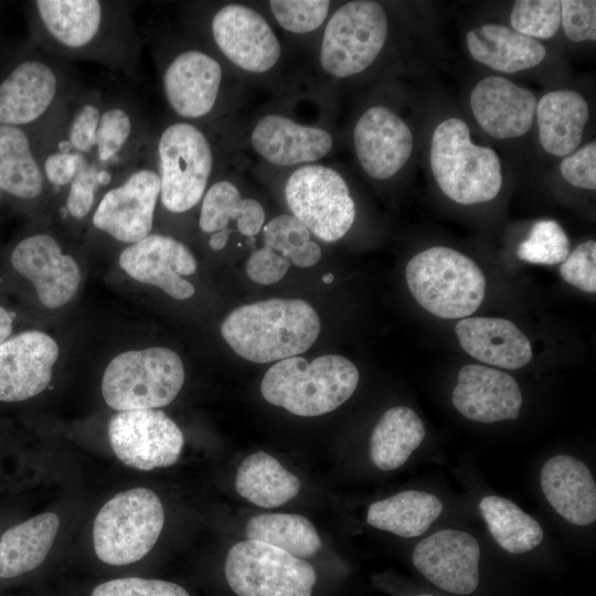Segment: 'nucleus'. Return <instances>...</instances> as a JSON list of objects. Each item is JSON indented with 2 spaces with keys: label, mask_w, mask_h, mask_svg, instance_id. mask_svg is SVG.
I'll return each instance as SVG.
<instances>
[{
  "label": "nucleus",
  "mask_w": 596,
  "mask_h": 596,
  "mask_svg": "<svg viewBox=\"0 0 596 596\" xmlns=\"http://www.w3.org/2000/svg\"><path fill=\"white\" fill-rule=\"evenodd\" d=\"M251 141L259 156L277 166L317 161L327 156L333 146L327 130L301 125L277 114L266 115L258 120Z\"/></svg>",
  "instance_id": "24"
},
{
  "label": "nucleus",
  "mask_w": 596,
  "mask_h": 596,
  "mask_svg": "<svg viewBox=\"0 0 596 596\" xmlns=\"http://www.w3.org/2000/svg\"><path fill=\"white\" fill-rule=\"evenodd\" d=\"M108 438L117 458L140 470L173 465L184 444L179 426L156 408L118 412L109 421Z\"/></svg>",
  "instance_id": "13"
},
{
  "label": "nucleus",
  "mask_w": 596,
  "mask_h": 596,
  "mask_svg": "<svg viewBox=\"0 0 596 596\" xmlns=\"http://www.w3.org/2000/svg\"><path fill=\"white\" fill-rule=\"evenodd\" d=\"M290 262L267 246L255 249L247 259L246 274L255 283L272 285L284 278Z\"/></svg>",
  "instance_id": "49"
},
{
  "label": "nucleus",
  "mask_w": 596,
  "mask_h": 596,
  "mask_svg": "<svg viewBox=\"0 0 596 596\" xmlns=\"http://www.w3.org/2000/svg\"><path fill=\"white\" fill-rule=\"evenodd\" d=\"M511 29L535 39L549 40L561 26L558 0H518L510 13Z\"/></svg>",
  "instance_id": "40"
},
{
  "label": "nucleus",
  "mask_w": 596,
  "mask_h": 596,
  "mask_svg": "<svg viewBox=\"0 0 596 596\" xmlns=\"http://www.w3.org/2000/svg\"><path fill=\"white\" fill-rule=\"evenodd\" d=\"M425 437V426L409 407L387 409L375 425L370 439V455L381 470H393L406 462Z\"/></svg>",
  "instance_id": "33"
},
{
  "label": "nucleus",
  "mask_w": 596,
  "mask_h": 596,
  "mask_svg": "<svg viewBox=\"0 0 596 596\" xmlns=\"http://www.w3.org/2000/svg\"><path fill=\"white\" fill-rule=\"evenodd\" d=\"M415 300L444 319L466 318L481 305L486 278L468 256L446 246H433L414 255L405 268Z\"/></svg>",
  "instance_id": "5"
},
{
  "label": "nucleus",
  "mask_w": 596,
  "mask_h": 596,
  "mask_svg": "<svg viewBox=\"0 0 596 596\" xmlns=\"http://www.w3.org/2000/svg\"><path fill=\"white\" fill-rule=\"evenodd\" d=\"M460 347L489 365L515 370L532 359L526 336L511 321L493 317H466L455 326Z\"/></svg>",
  "instance_id": "25"
},
{
  "label": "nucleus",
  "mask_w": 596,
  "mask_h": 596,
  "mask_svg": "<svg viewBox=\"0 0 596 596\" xmlns=\"http://www.w3.org/2000/svg\"><path fill=\"white\" fill-rule=\"evenodd\" d=\"M418 596H434V595H429V594H422V595H418Z\"/></svg>",
  "instance_id": "53"
},
{
  "label": "nucleus",
  "mask_w": 596,
  "mask_h": 596,
  "mask_svg": "<svg viewBox=\"0 0 596 596\" xmlns=\"http://www.w3.org/2000/svg\"><path fill=\"white\" fill-rule=\"evenodd\" d=\"M451 401L466 418L496 423L518 418L522 394L510 374L489 366L468 364L458 373Z\"/></svg>",
  "instance_id": "23"
},
{
  "label": "nucleus",
  "mask_w": 596,
  "mask_h": 596,
  "mask_svg": "<svg viewBox=\"0 0 596 596\" xmlns=\"http://www.w3.org/2000/svg\"><path fill=\"white\" fill-rule=\"evenodd\" d=\"M10 262L19 275L32 283L40 301L50 309L64 306L77 292L79 266L47 233L21 238L11 251Z\"/></svg>",
  "instance_id": "15"
},
{
  "label": "nucleus",
  "mask_w": 596,
  "mask_h": 596,
  "mask_svg": "<svg viewBox=\"0 0 596 596\" xmlns=\"http://www.w3.org/2000/svg\"><path fill=\"white\" fill-rule=\"evenodd\" d=\"M211 32L223 55L247 72H267L280 57V43L273 29L249 7L224 6L214 14Z\"/></svg>",
  "instance_id": "16"
},
{
  "label": "nucleus",
  "mask_w": 596,
  "mask_h": 596,
  "mask_svg": "<svg viewBox=\"0 0 596 596\" xmlns=\"http://www.w3.org/2000/svg\"><path fill=\"white\" fill-rule=\"evenodd\" d=\"M235 488L240 496L263 508H276L294 499L299 479L265 451L254 453L241 462Z\"/></svg>",
  "instance_id": "31"
},
{
  "label": "nucleus",
  "mask_w": 596,
  "mask_h": 596,
  "mask_svg": "<svg viewBox=\"0 0 596 596\" xmlns=\"http://www.w3.org/2000/svg\"><path fill=\"white\" fill-rule=\"evenodd\" d=\"M359 377L356 366L342 355L326 354L311 362L296 355L269 368L260 391L270 404L311 417L332 412L348 401Z\"/></svg>",
  "instance_id": "3"
},
{
  "label": "nucleus",
  "mask_w": 596,
  "mask_h": 596,
  "mask_svg": "<svg viewBox=\"0 0 596 596\" xmlns=\"http://www.w3.org/2000/svg\"><path fill=\"white\" fill-rule=\"evenodd\" d=\"M58 345L49 334L29 330L0 344V401L21 402L43 392L52 379Z\"/></svg>",
  "instance_id": "19"
},
{
  "label": "nucleus",
  "mask_w": 596,
  "mask_h": 596,
  "mask_svg": "<svg viewBox=\"0 0 596 596\" xmlns=\"http://www.w3.org/2000/svg\"><path fill=\"white\" fill-rule=\"evenodd\" d=\"M246 535L248 540L273 545L298 558L312 556L321 547L316 528L299 514H258L248 521Z\"/></svg>",
  "instance_id": "36"
},
{
  "label": "nucleus",
  "mask_w": 596,
  "mask_h": 596,
  "mask_svg": "<svg viewBox=\"0 0 596 596\" xmlns=\"http://www.w3.org/2000/svg\"><path fill=\"white\" fill-rule=\"evenodd\" d=\"M62 89L58 68L34 53L0 62V126L30 131L56 104Z\"/></svg>",
  "instance_id": "12"
},
{
  "label": "nucleus",
  "mask_w": 596,
  "mask_h": 596,
  "mask_svg": "<svg viewBox=\"0 0 596 596\" xmlns=\"http://www.w3.org/2000/svg\"><path fill=\"white\" fill-rule=\"evenodd\" d=\"M109 181L110 174L85 157L75 179L68 185L66 212L77 220L86 217L93 209L98 188Z\"/></svg>",
  "instance_id": "42"
},
{
  "label": "nucleus",
  "mask_w": 596,
  "mask_h": 596,
  "mask_svg": "<svg viewBox=\"0 0 596 596\" xmlns=\"http://www.w3.org/2000/svg\"><path fill=\"white\" fill-rule=\"evenodd\" d=\"M265 246L298 267H311L321 258L320 246L310 231L292 214H281L263 226Z\"/></svg>",
  "instance_id": "37"
},
{
  "label": "nucleus",
  "mask_w": 596,
  "mask_h": 596,
  "mask_svg": "<svg viewBox=\"0 0 596 596\" xmlns=\"http://www.w3.org/2000/svg\"><path fill=\"white\" fill-rule=\"evenodd\" d=\"M159 199L158 172L148 167L137 168L104 193L92 223L118 242L136 243L150 234Z\"/></svg>",
  "instance_id": "14"
},
{
  "label": "nucleus",
  "mask_w": 596,
  "mask_h": 596,
  "mask_svg": "<svg viewBox=\"0 0 596 596\" xmlns=\"http://www.w3.org/2000/svg\"><path fill=\"white\" fill-rule=\"evenodd\" d=\"M470 55L480 64L501 73H518L539 65L546 47L501 23H485L466 34Z\"/></svg>",
  "instance_id": "27"
},
{
  "label": "nucleus",
  "mask_w": 596,
  "mask_h": 596,
  "mask_svg": "<svg viewBox=\"0 0 596 596\" xmlns=\"http://www.w3.org/2000/svg\"><path fill=\"white\" fill-rule=\"evenodd\" d=\"M160 200L170 212L183 213L202 200L213 168L211 143L188 121L166 127L157 143Z\"/></svg>",
  "instance_id": "8"
},
{
  "label": "nucleus",
  "mask_w": 596,
  "mask_h": 596,
  "mask_svg": "<svg viewBox=\"0 0 596 596\" xmlns=\"http://www.w3.org/2000/svg\"><path fill=\"white\" fill-rule=\"evenodd\" d=\"M45 185L31 132L20 127L0 126V193L29 202L39 199Z\"/></svg>",
  "instance_id": "29"
},
{
  "label": "nucleus",
  "mask_w": 596,
  "mask_h": 596,
  "mask_svg": "<svg viewBox=\"0 0 596 596\" xmlns=\"http://www.w3.org/2000/svg\"><path fill=\"white\" fill-rule=\"evenodd\" d=\"M222 67L200 50H185L166 66L162 87L171 109L182 118L198 119L214 108L222 82Z\"/></svg>",
  "instance_id": "22"
},
{
  "label": "nucleus",
  "mask_w": 596,
  "mask_h": 596,
  "mask_svg": "<svg viewBox=\"0 0 596 596\" xmlns=\"http://www.w3.org/2000/svg\"><path fill=\"white\" fill-rule=\"evenodd\" d=\"M32 31L51 52L108 64L134 54L136 35L123 6L99 0H36L29 3Z\"/></svg>",
  "instance_id": "1"
},
{
  "label": "nucleus",
  "mask_w": 596,
  "mask_h": 596,
  "mask_svg": "<svg viewBox=\"0 0 596 596\" xmlns=\"http://www.w3.org/2000/svg\"><path fill=\"white\" fill-rule=\"evenodd\" d=\"M320 327L318 313L307 301L272 298L233 310L224 319L221 333L243 359L267 363L307 351Z\"/></svg>",
  "instance_id": "2"
},
{
  "label": "nucleus",
  "mask_w": 596,
  "mask_h": 596,
  "mask_svg": "<svg viewBox=\"0 0 596 596\" xmlns=\"http://www.w3.org/2000/svg\"><path fill=\"white\" fill-rule=\"evenodd\" d=\"M562 177L573 187L596 189V142L593 140L563 157L560 164Z\"/></svg>",
  "instance_id": "47"
},
{
  "label": "nucleus",
  "mask_w": 596,
  "mask_h": 596,
  "mask_svg": "<svg viewBox=\"0 0 596 596\" xmlns=\"http://www.w3.org/2000/svg\"><path fill=\"white\" fill-rule=\"evenodd\" d=\"M389 35V19L376 1H350L328 21L320 50L323 71L334 77H349L369 68L381 53Z\"/></svg>",
  "instance_id": "9"
},
{
  "label": "nucleus",
  "mask_w": 596,
  "mask_h": 596,
  "mask_svg": "<svg viewBox=\"0 0 596 596\" xmlns=\"http://www.w3.org/2000/svg\"><path fill=\"white\" fill-rule=\"evenodd\" d=\"M429 163L441 192L459 204L491 201L502 188V168L497 152L473 143L468 125L460 118L450 117L436 126Z\"/></svg>",
  "instance_id": "4"
},
{
  "label": "nucleus",
  "mask_w": 596,
  "mask_h": 596,
  "mask_svg": "<svg viewBox=\"0 0 596 596\" xmlns=\"http://www.w3.org/2000/svg\"><path fill=\"white\" fill-rule=\"evenodd\" d=\"M233 232L234 230L226 227L213 233L209 238L210 247L213 251H222L226 246L230 235Z\"/></svg>",
  "instance_id": "51"
},
{
  "label": "nucleus",
  "mask_w": 596,
  "mask_h": 596,
  "mask_svg": "<svg viewBox=\"0 0 596 596\" xmlns=\"http://www.w3.org/2000/svg\"><path fill=\"white\" fill-rule=\"evenodd\" d=\"M541 488L552 508L575 525L596 520V485L588 467L579 459L558 455L541 470Z\"/></svg>",
  "instance_id": "26"
},
{
  "label": "nucleus",
  "mask_w": 596,
  "mask_h": 596,
  "mask_svg": "<svg viewBox=\"0 0 596 596\" xmlns=\"http://www.w3.org/2000/svg\"><path fill=\"white\" fill-rule=\"evenodd\" d=\"M224 572L238 596H311L317 582L310 563L254 540L231 547Z\"/></svg>",
  "instance_id": "10"
},
{
  "label": "nucleus",
  "mask_w": 596,
  "mask_h": 596,
  "mask_svg": "<svg viewBox=\"0 0 596 596\" xmlns=\"http://www.w3.org/2000/svg\"><path fill=\"white\" fill-rule=\"evenodd\" d=\"M561 277L570 285L589 294L596 291V243L578 244L560 267Z\"/></svg>",
  "instance_id": "45"
},
{
  "label": "nucleus",
  "mask_w": 596,
  "mask_h": 596,
  "mask_svg": "<svg viewBox=\"0 0 596 596\" xmlns=\"http://www.w3.org/2000/svg\"><path fill=\"white\" fill-rule=\"evenodd\" d=\"M135 119L124 106L113 105L102 111L96 132L94 162L100 168L119 158L134 136Z\"/></svg>",
  "instance_id": "38"
},
{
  "label": "nucleus",
  "mask_w": 596,
  "mask_h": 596,
  "mask_svg": "<svg viewBox=\"0 0 596 596\" xmlns=\"http://www.w3.org/2000/svg\"><path fill=\"white\" fill-rule=\"evenodd\" d=\"M479 511L494 541L509 553H525L543 540L539 522L505 498L483 497Z\"/></svg>",
  "instance_id": "35"
},
{
  "label": "nucleus",
  "mask_w": 596,
  "mask_h": 596,
  "mask_svg": "<svg viewBox=\"0 0 596 596\" xmlns=\"http://www.w3.org/2000/svg\"><path fill=\"white\" fill-rule=\"evenodd\" d=\"M285 199L292 215L318 238H342L355 220V204L345 180L321 164L297 169L287 180Z\"/></svg>",
  "instance_id": "11"
},
{
  "label": "nucleus",
  "mask_w": 596,
  "mask_h": 596,
  "mask_svg": "<svg viewBox=\"0 0 596 596\" xmlns=\"http://www.w3.org/2000/svg\"><path fill=\"white\" fill-rule=\"evenodd\" d=\"M353 143L363 170L373 179L386 180L407 163L414 137L402 117L377 105L368 108L358 119Z\"/></svg>",
  "instance_id": "20"
},
{
  "label": "nucleus",
  "mask_w": 596,
  "mask_h": 596,
  "mask_svg": "<svg viewBox=\"0 0 596 596\" xmlns=\"http://www.w3.org/2000/svg\"><path fill=\"white\" fill-rule=\"evenodd\" d=\"M480 547L469 533L445 529L422 540L413 564L435 586L457 595L475 592L479 584Z\"/></svg>",
  "instance_id": "18"
},
{
  "label": "nucleus",
  "mask_w": 596,
  "mask_h": 596,
  "mask_svg": "<svg viewBox=\"0 0 596 596\" xmlns=\"http://www.w3.org/2000/svg\"><path fill=\"white\" fill-rule=\"evenodd\" d=\"M55 513L35 515L7 530L0 539V577L30 572L46 558L58 531Z\"/></svg>",
  "instance_id": "30"
},
{
  "label": "nucleus",
  "mask_w": 596,
  "mask_h": 596,
  "mask_svg": "<svg viewBox=\"0 0 596 596\" xmlns=\"http://www.w3.org/2000/svg\"><path fill=\"white\" fill-rule=\"evenodd\" d=\"M118 262L131 278L156 286L174 299L184 300L195 292L183 276L195 273L196 259L185 244L171 236L149 234L129 244Z\"/></svg>",
  "instance_id": "17"
},
{
  "label": "nucleus",
  "mask_w": 596,
  "mask_h": 596,
  "mask_svg": "<svg viewBox=\"0 0 596 596\" xmlns=\"http://www.w3.org/2000/svg\"><path fill=\"white\" fill-rule=\"evenodd\" d=\"M322 281L324 284H331L333 281V275L331 273H327L326 275H323Z\"/></svg>",
  "instance_id": "52"
},
{
  "label": "nucleus",
  "mask_w": 596,
  "mask_h": 596,
  "mask_svg": "<svg viewBox=\"0 0 596 596\" xmlns=\"http://www.w3.org/2000/svg\"><path fill=\"white\" fill-rule=\"evenodd\" d=\"M441 511L443 503L436 496L407 490L373 502L369 507L366 521L379 530L414 538L426 532Z\"/></svg>",
  "instance_id": "32"
},
{
  "label": "nucleus",
  "mask_w": 596,
  "mask_h": 596,
  "mask_svg": "<svg viewBox=\"0 0 596 596\" xmlns=\"http://www.w3.org/2000/svg\"><path fill=\"white\" fill-rule=\"evenodd\" d=\"M13 328V316L0 306V344L10 338Z\"/></svg>",
  "instance_id": "50"
},
{
  "label": "nucleus",
  "mask_w": 596,
  "mask_h": 596,
  "mask_svg": "<svg viewBox=\"0 0 596 596\" xmlns=\"http://www.w3.org/2000/svg\"><path fill=\"white\" fill-rule=\"evenodd\" d=\"M184 382L181 358L171 349L152 347L116 355L102 379V394L118 412L170 404Z\"/></svg>",
  "instance_id": "6"
},
{
  "label": "nucleus",
  "mask_w": 596,
  "mask_h": 596,
  "mask_svg": "<svg viewBox=\"0 0 596 596\" xmlns=\"http://www.w3.org/2000/svg\"><path fill=\"white\" fill-rule=\"evenodd\" d=\"M536 103L530 89L496 75L480 79L470 94L477 124L496 139L524 136L533 125Z\"/></svg>",
  "instance_id": "21"
},
{
  "label": "nucleus",
  "mask_w": 596,
  "mask_h": 596,
  "mask_svg": "<svg viewBox=\"0 0 596 596\" xmlns=\"http://www.w3.org/2000/svg\"><path fill=\"white\" fill-rule=\"evenodd\" d=\"M102 111V105L96 99L84 100L74 109L65 140L71 149L87 158L92 157Z\"/></svg>",
  "instance_id": "43"
},
{
  "label": "nucleus",
  "mask_w": 596,
  "mask_h": 596,
  "mask_svg": "<svg viewBox=\"0 0 596 596\" xmlns=\"http://www.w3.org/2000/svg\"><path fill=\"white\" fill-rule=\"evenodd\" d=\"M570 254V240L554 220L535 222L529 236L518 247V257L526 263L556 265Z\"/></svg>",
  "instance_id": "39"
},
{
  "label": "nucleus",
  "mask_w": 596,
  "mask_h": 596,
  "mask_svg": "<svg viewBox=\"0 0 596 596\" xmlns=\"http://www.w3.org/2000/svg\"><path fill=\"white\" fill-rule=\"evenodd\" d=\"M91 596H190L180 585L160 579L125 577L96 586Z\"/></svg>",
  "instance_id": "44"
},
{
  "label": "nucleus",
  "mask_w": 596,
  "mask_h": 596,
  "mask_svg": "<svg viewBox=\"0 0 596 596\" xmlns=\"http://www.w3.org/2000/svg\"><path fill=\"white\" fill-rule=\"evenodd\" d=\"M561 2V25L573 42L596 40V1L563 0Z\"/></svg>",
  "instance_id": "46"
},
{
  "label": "nucleus",
  "mask_w": 596,
  "mask_h": 596,
  "mask_svg": "<svg viewBox=\"0 0 596 596\" xmlns=\"http://www.w3.org/2000/svg\"><path fill=\"white\" fill-rule=\"evenodd\" d=\"M230 221L236 222L241 234L253 237L264 225L265 212L258 201L243 199L232 182L217 181L202 198L199 226L203 232L213 234L226 228Z\"/></svg>",
  "instance_id": "34"
},
{
  "label": "nucleus",
  "mask_w": 596,
  "mask_h": 596,
  "mask_svg": "<svg viewBox=\"0 0 596 596\" xmlns=\"http://www.w3.org/2000/svg\"><path fill=\"white\" fill-rule=\"evenodd\" d=\"M50 151L41 158V166L46 184L56 188L68 187L75 179L85 156L71 149L67 143Z\"/></svg>",
  "instance_id": "48"
},
{
  "label": "nucleus",
  "mask_w": 596,
  "mask_h": 596,
  "mask_svg": "<svg viewBox=\"0 0 596 596\" xmlns=\"http://www.w3.org/2000/svg\"><path fill=\"white\" fill-rule=\"evenodd\" d=\"M535 116L543 149L552 156L565 157L582 142L589 120V107L579 93L557 89L540 98Z\"/></svg>",
  "instance_id": "28"
},
{
  "label": "nucleus",
  "mask_w": 596,
  "mask_h": 596,
  "mask_svg": "<svg viewBox=\"0 0 596 596\" xmlns=\"http://www.w3.org/2000/svg\"><path fill=\"white\" fill-rule=\"evenodd\" d=\"M163 523V507L153 491L134 488L119 492L102 507L95 518V553L106 564L135 563L153 547Z\"/></svg>",
  "instance_id": "7"
},
{
  "label": "nucleus",
  "mask_w": 596,
  "mask_h": 596,
  "mask_svg": "<svg viewBox=\"0 0 596 596\" xmlns=\"http://www.w3.org/2000/svg\"><path fill=\"white\" fill-rule=\"evenodd\" d=\"M269 6L276 21L285 30L302 34L318 29L324 22L330 1L273 0Z\"/></svg>",
  "instance_id": "41"
}]
</instances>
